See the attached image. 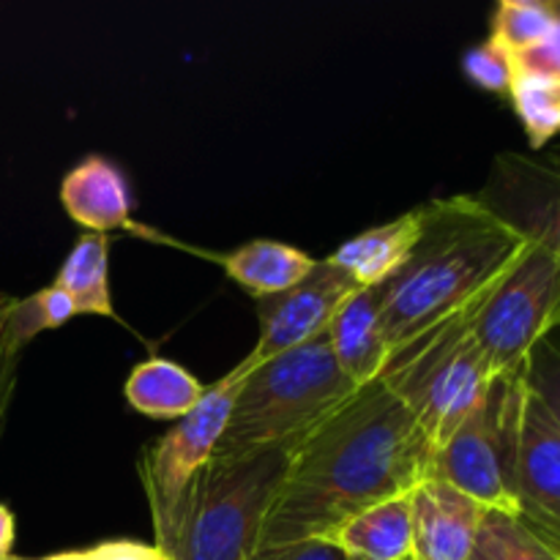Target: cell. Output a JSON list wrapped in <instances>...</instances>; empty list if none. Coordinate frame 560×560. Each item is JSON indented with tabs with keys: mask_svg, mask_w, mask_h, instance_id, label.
Returning <instances> with one entry per match:
<instances>
[{
	"mask_svg": "<svg viewBox=\"0 0 560 560\" xmlns=\"http://www.w3.org/2000/svg\"><path fill=\"white\" fill-rule=\"evenodd\" d=\"M547 545H550V547H552V552H556V556H558V560H560V545H552V541H547Z\"/></svg>",
	"mask_w": 560,
	"mask_h": 560,
	"instance_id": "34",
	"label": "cell"
},
{
	"mask_svg": "<svg viewBox=\"0 0 560 560\" xmlns=\"http://www.w3.org/2000/svg\"><path fill=\"white\" fill-rule=\"evenodd\" d=\"M421 230H424V208L419 206L381 228L364 230L345 241L328 257V262L348 273L359 288H375L392 279L408 262L410 252L419 244Z\"/></svg>",
	"mask_w": 560,
	"mask_h": 560,
	"instance_id": "15",
	"label": "cell"
},
{
	"mask_svg": "<svg viewBox=\"0 0 560 560\" xmlns=\"http://www.w3.org/2000/svg\"><path fill=\"white\" fill-rule=\"evenodd\" d=\"M413 501V560H470L487 509L457 487L427 479Z\"/></svg>",
	"mask_w": 560,
	"mask_h": 560,
	"instance_id": "12",
	"label": "cell"
},
{
	"mask_svg": "<svg viewBox=\"0 0 560 560\" xmlns=\"http://www.w3.org/2000/svg\"><path fill=\"white\" fill-rule=\"evenodd\" d=\"M479 306L399 348L381 377L419 421L432 448L448 441L495 381L470 328Z\"/></svg>",
	"mask_w": 560,
	"mask_h": 560,
	"instance_id": "5",
	"label": "cell"
},
{
	"mask_svg": "<svg viewBox=\"0 0 560 560\" xmlns=\"http://www.w3.org/2000/svg\"><path fill=\"white\" fill-rule=\"evenodd\" d=\"M470 328L492 375L523 370L530 350L560 328V257L539 244L525 246L481 301Z\"/></svg>",
	"mask_w": 560,
	"mask_h": 560,
	"instance_id": "7",
	"label": "cell"
},
{
	"mask_svg": "<svg viewBox=\"0 0 560 560\" xmlns=\"http://www.w3.org/2000/svg\"><path fill=\"white\" fill-rule=\"evenodd\" d=\"M77 315L74 301L69 299L66 290L58 284H47L38 293L27 295V299H14L9 310V331L16 339V345L25 348L36 334L49 331V328H60Z\"/></svg>",
	"mask_w": 560,
	"mask_h": 560,
	"instance_id": "23",
	"label": "cell"
},
{
	"mask_svg": "<svg viewBox=\"0 0 560 560\" xmlns=\"http://www.w3.org/2000/svg\"><path fill=\"white\" fill-rule=\"evenodd\" d=\"M523 370L490 383L485 399L465 416L432 457V479L457 487L487 512L517 517L514 501V432H517Z\"/></svg>",
	"mask_w": 560,
	"mask_h": 560,
	"instance_id": "6",
	"label": "cell"
},
{
	"mask_svg": "<svg viewBox=\"0 0 560 560\" xmlns=\"http://www.w3.org/2000/svg\"><path fill=\"white\" fill-rule=\"evenodd\" d=\"M514 71H534V74L558 77L560 80V20L547 33L545 42L514 58Z\"/></svg>",
	"mask_w": 560,
	"mask_h": 560,
	"instance_id": "27",
	"label": "cell"
},
{
	"mask_svg": "<svg viewBox=\"0 0 560 560\" xmlns=\"http://www.w3.org/2000/svg\"><path fill=\"white\" fill-rule=\"evenodd\" d=\"M509 96L530 151H545L560 135V80L534 71H514Z\"/></svg>",
	"mask_w": 560,
	"mask_h": 560,
	"instance_id": "20",
	"label": "cell"
},
{
	"mask_svg": "<svg viewBox=\"0 0 560 560\" xmlns=\"http://www.w3.org/2000/svg\"><path fill=\"white\" fill-rule=\"evenodd\" d=\"M224 271L255 299L284 293L295 288L315 268V257L282 241L257 238L219 257Z\"/></svg>",
	"mask_w": 560,
	"mask_h": 560,
	"instance_id": "17",
	"label": "cell"
},
{
	"mask_svg": "<svg viewBox=\"0 0 560 560\" xmlns=\"http://www.w3.org/2000/svg\"><path fill=\"white\" fill-rule=\"evenodd\" d=\"M38 560H88V552H58V556H47Z\"/></svg>",
	"mask_w": 560,
	"mask_h": 560,
	"instance_id": "31",
	"label": "cell"
},
{
	"mask_svg": "<svg viewBox=\"0 0 560 560\" xmlns=\"http://www.w3.org/2000/svg\"><path fill=\"white\" fill-rule=\"evenodd\" d=\"M252 560H350L339 547H334L328 539H306L293 541L282 547H266L257 550Z\"/></svg>",
	"mask_w": 560,
	"mask_h": 560,
	"instance_id": "28",
	"label": "cell"
},
{
	"mask_svg": "<svg viewBox=\"0 0 560 560\" xmlns=\"http://www.w3.org/2000/svg\"><path fill=\"white\" fill-rule=\"evenodd\" d=\"M541 156H545L550 164H556V167H560V145H552L550 151L541 153Z\"/></svg>",
	"mask_w": 560,
	"mask_h": 560,
	"instance_id": "32",
	"label": "cell"
},
{
	"mask_svg": "<svg viewBox=\"0 0 560 560\" xmlns=\"http://www.w3.org/2000/svg\"><path fill=\"white\" fill-rule=\"evenodd\" d=\"M474 197L520 238L560 257V167L541 153L501 151Z\"/></svg>",
	"mask_w": 560,
	"mask_h": 560,
	"instance_id": "9",
	"label": "cell"
},
{
	"mask_svg": "<svg viewBox=\"0 0 560 560\" xmlns=\"http://www.w3.org/2000/svg\"><path fill=\"white\" fill-rule=\"evenodd\" d=\"M14 299L0 293V435L5 430V419H9L11 399L16 392V377H20V359H22V345L9 331V310Z\"/></svg>",
	"mask_w": 560,
	"mask_h": 560,
	"instance_id": "26",
	"label": "cell"
},
{
	"mask_svg": "<svg viewBox=\"0 0 560 560\" xmlns=\"http://www.w3.org/2000/svg\"><path fill=\"white\" fill-rule=\"evenodd\" d=\"M295 441L238 457H213L197 474L156 547L173 560H252L273 512Z\"/></svg>",
	"mask_w": 560,
	"mask_h": 560,
	"instance_id": "3",
	"label": "cell"
},
{
	"mask_svg": "<svg viewBox=\"0 0 560 560\" xmlns=\"http://www.w3.org/2000/svg\"><path fill=\"white\" fill-rule=\"evenodd\" d=\"M14 536H16V523L14 514L0 503V560H5L11 556V547H14Z\"/></svg>",
	"mask_w": 560,
	"mask_h": 560,
	"instance_id": "30",
	"label": "cell"
},
{
	"mask_svg": "<svg viewBox=\"0 0 560 560\" xmlns=\"http://www.w3.org/2000/svg\"><path fill=\"white\" fill-rule=\"evenodd\" d=\"M60 202L85 233L126 228L131 217L129 180L118 164L98 153L82 159L66 173L60 180Z\"/></svg>",
	"mask_w": 560,
	"mask_h": 560,
	"instance_id": "14",
	"label": "cell"
},
{
	"mask_svg": "<svg viewBox=\"0 0 560 560\" xmlns=\"http://www.w3.org/2000/svg\"><path fill=\"white\" fill-rule=\"evenodd\" d=\"M359 388L339 370L328 331L252 364L213 457H238L295 441L337 413Z\"/></svg>",
	"mask_w": 560,
	"mask_h": 560,
	"instance_id": "4",
	"label": "cell"
},
{
	"mask_svg": "<svg viewBox=\"0 0 560 560\" xmlns=\"http://www.w3.org/2000/svg\"><path fill=\"white\" fill-rule=\"evenodd\" d=\"M435 448L383 381L359 388L299 443L260 550L326 539L375 503L432 479Z\"/></svg>",
	"mask_w": 560,
	"mask_h": 560,
	"instance_id": "1",
	"label": "cell"
},
{
	"mask_svg": "<svg viewBox=\"0 0 560 560\" xmlns=\"http://www.w3.org/2000/svg\"><path fill=\"white\" fill-rule=\"evenodd\" d=\"M85 552L88 560H173L156 545H140V541H104Z\"/></svg>",
	"mask_w": 560,
	"mask_h": 560,
	"instance_id": "29",
	"label": "cell"
},
{
	"mask_svg": "<svg viewBox=\"0 0 560 560\" xmlns=\"http://www.w3.org/2000/svg\"><path fill=\"white\" fill-rule=\"evenodd\" d=\"M463 69L470 82L490 93H506L514 80V60L512 55L503 52L495 42H481L470 47L463 58Z\"/></svg>",
	"mask_w": 560,
	"mask_h": 560,
	"instance_id": "25",
	"label": "cell"
},
{
	"mask_svg": "<svg viewBox=\"0 0 560 560\" xmlns=\"http://www.w3.org/2000/svg\"><path fill=\"white\" fill-rule=\"evenodd\" d=\"M410 495L392 498V501L375 503V506L353 514L326 539L350 560H413V501Z\"/></svg>",
	"mask_w": 560,
	"mask_h": 560,
	"instance_id": "16",
	"label": "cell"
},
{
	"mask_svg": "<svg viewBox=\"0 0 560 560\" xmlns=\"http://www.w3.org/2000/svg\"><path fill=\"white\" fill-rule=\"evenodd\" d=\"M124 394L131 408L140 413L151 419L178 421L200 402L206 386L175 361L148 359L131 370Z\"/></svg>",
	"mask_w": 560,
	"mask_h": 560,
	"instance_id": "18",
	"label": "cell"
},
{
	"mask_svg": "<svg viewBox=\"0 0 560 560\" xmlns=\"http://www.w3.org/2000/svg\"><path fill=\"white\" fill-rule=\"evenodd\" d=\"M381 284L359 288L348 295L328 326L334 359L355 388L381 381L392 359V345L383 331Z\"/></svg>",
	"mask_w": 560,
	"mask_h": 560,
	"instance_id": "13",
	"label": "cell"
},
{
	"mask_svg": "<svg viewBox=\"0 0 560 560\" xmlns=\"http://www.w3.org/2000/svg\"><path fill=\"white\" fill-rule=\"evenodd\" d=\"M252 364H255V359L246 355L213 386H206L200 402L189 413L180 416L178 421H173V427L140 459L153 536H162L167 530L189 485L213 459V452H217L224 427H228L235 394H238Z\"/></svg>",
	"mask_w": 560,
	"mask_h": 560,
	"instance_id": "8",
	"label": "cell"
},
{
	"mask_svg": "<svg viewBox=\"0 0 560 560\" xmlns=\"http://www.w3.org/2000/svg\"><path fill=\"white\" fill-rule=\"evenodd\" d=\"M517 517L539 539L560 545V427L523 381L514 432Z\"/></svg>",
	"mask_w": 560,
	"mask_h": 560,
	"instance_id": "10",
	"label": "cell"
},
{
	"mask_svg": "<svg viewBox=\"0 0 560 560\" xmlns=\"http://www.w3.org/2000/svg\"><path fill=\"white\" fill-rule=\"evenodd\" d=\"M353 290H359V284L334 262H328V257L317 260L295 288L257 299L260 337L249 355L260 364L326 334L334 315Z\"/></svg>",
	"mask_w": 560,
	"mask_h": 560,
	"instance_id": "11",
	"label": "cell"
},
{
	"mask_svg": "<svg viewBox=\"0 0 560 560\" xmlns=\"http://www.w3.org/2000/svg\"><path fill=\"white\" fill-rule=\"evenodd\" d=\"M55 284L69 293L77 315L115 317L113 290H109L107 233H82L66 255Z\"/></svg>",
	"mask_w": 560,
	"mask_h": 560,
	"instance_id": "19",
	"label": "cell"
},
{
	"mask_svg": "<svg viewBox=\"0 0 560 560\" xmlns=\"http://www.w3.org/2000/svg\"><path fill=\"white\" fill-rule=\"evenodd\" d=\"M550 9H552V14L560 20V0H550Z\"/></svg>",
	"mask_w": 560,
	"mask_h": 560,
	"instance_id": "33",
	"label": "cell"
},
{
	"mask_svg": "<svg viewBox=\"0 0 560 560\" xmlns=\"http://www.w3.org/2000/svg\"><path fill=\"white\" fill-rule=\"evenodd\" d=\"M523 381L560 427V328L530 350L523 364Z\"/></svg>",
	"mask_w": 560,
	"mask_h": 560,
	"instance_id": "24",
	"label": "cell"
},
{
	"mask_svg": "<svg viewBox=\"0 0 560 560\" xmlns=\"http://www.w3.org/2000/svg\"><path fill=\"white\" fill-rule=\"evenodd\" d=\"M470 560H558V556L520 517L487 512Z\"/></svg>",
	"mask_w": 560,
	"mask_h": 560,
	"instance_id": "21",
	"label": "cell"
},
{
	"mask_svg": "<svg viewBox=\"0 0 560 560\" xmlns=\"http://www.w3.org/2000/svg\"><path fill=\"white\" fill-rule=\"evenodd\" d=\"M421 208L419 244L381 284V317L392 355L481 304L528 246L474 195L443 197Z\"/></svg>",
	"mask_w": 560,
	"mask_h": 560,
	"instance_id": "2",
	"label": "cell"
},
{
	"mask_svg": "<svg viewBox=\"0 0 560 560\" xmlns=\"http://www.w3.org/2000/svg\"><path fill=\"white\" fill-rule=\"evenodd\" d=\"M556 22L558 16L552 14L550 0H501L492 14L490 42H495L514 60L525 49L545 42Z\"/></svg>",
	"mask_w": 560,
	"mask_h": 560,
	"instance_id": "22",
	"label": "cell"
},
{
	"mask_svg": "<svg viewBox=\"0 0 560 560\" xmlns=\"http://www.w3.org/2000/svg\"><path fill=\"white\" fill-rule=\"evenodd\" d=\"M5 560H27V558H14V556H9Z\"/></svg>",
	"mask_w": 560,
	"mask_h": 560,
	"instance_id": "35",
	"label": "cell"
}]
</instances>
